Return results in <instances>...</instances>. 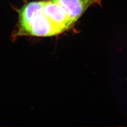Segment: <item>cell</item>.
Wrapping results in <instances>:
<instances>
[{
    "label": "cell",
    "instance_id": "6da1fadb",
    "mask_svg": "<svg viewBox=\"0 0 127 127\" xmlns=\"http://www.w3.org/2000/svg\"><path fill=\"white\" fill-rule=\"evenodd\" d=\"M41 12L54 26L58 34L66 31L75 24L63 7L55 0H43Z\"/></svg>",
    "mask_w": 127,
    "mask_h": 127
},
{
    "label": "cell",
    "instance_id": "7a4b0ae2",
    "mask_svg": "<svg viewBox=\"0 0 127 127\" xmlns=\"http://www.w3.org/2000/svg\"><path fill=\"white\" fill-rule=\"evenodd\" d=\"M65 9L69 17L75 23L91 6H102L103 0H55Z\"/></svg>",
    "mask_w": 127,
    "mask_h": 127
}]
</instances>
